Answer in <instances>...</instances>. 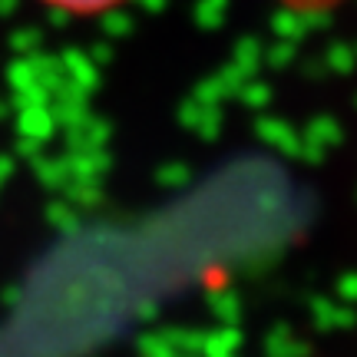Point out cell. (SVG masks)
I'll return each instance as SVG.
<instances>
[{
	"instance_id": "1",
	"label": "cell",
	"mask_w": 357,
	"mask_h": 357,
	"mask_svg": "<svg viewBox=\"0 0 357 357\" xmlns=\"http://www.w3.org/2000/svg\"><path fill=\"white\" fill-rule=\"evenodd\" d=\"M40 3H47L60 13H73V17H100V13L123 7L126 0H40Z\"/></svg>"
}]
</instances>
